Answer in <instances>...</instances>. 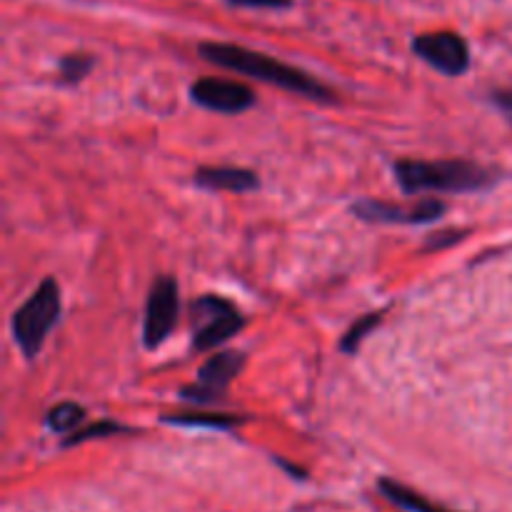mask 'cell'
Here are the masks:
<instances>
[{
  "mask_svg": "<svg viewBox=\"0 0 512 512\" xmlns=\"http://www.w3.org/2000/svg\"><path fill=\"white\" fill-rule=\"evenodd\" d=\"M198 55L208 63L218 65V68L235 70L240 75H250L255 80H263V83L278 85V88L290 90L295 95H303V98L320 100V103H333V90L325 88L323 83H318L315 78H310L303 70L293 68V65L283 63V60H275L270 55L258 53V50L243 48V45L233 43H200Z\"/></svg>",
  "mask_w": 512,
  "mask_h": 512,
  "instance_id": "1",
  "label": "cell"
},
{
  "mask_svg": "<svg viewBox=\"0 0 512 512\" xmlns=\"http://www.w3.org/2000/svg\"><path fill=\"white\" fill-rule=\"evenodd\" d=\"M405 195L415 193H480L493 188L498 173L470 160H410L393 165Z\"/></svg>",
  "mask_w": 512,
  "mask_h": 512,
  "instance_id": "2",
  "label": "cell"
},
{
  "mask_svg": "<svg viewBox=\"0 0 512 512\" xmlns=\"http://www.w3.org/2000/svg\"><path fill=\"white\" fill-rule=\"evenodd\" d=\"M60 320V290L53 278H45L13 315V338L25 358L33 360L43 350L50 330Z\"/></svg>",
  "mask_w": 512,
  "mask_h": 512,
  "instance_id": "3",
  "label": "cell"
},
{
  "mask_svg": "<svg viewBox=\"0 0 512 512\" xmlns=\"http://www.w3.org/2000/svg\"><path fill=\"white\" fill-rule=\"evenodd\" d=\"M190 318L195 323L193 333V350L208 353L218 348L225 340L233 338L235 333L245 328V318L220 295H200L190 305Z\"/></svg>",
  "mask_w": 512,
  "mask_h": 512,
  "instance_id": "4",
  "label": "cell"
},
{
  "mask_svg": "<svg viewBox=\"0 0 512 512\" xmlns=\"http://www.w3.org/2000/svg\"><path fill=\"white\" fill-rule=\"evenodd\" d=\"M180 318L178 283L170 275H158L145 300L143 343L145 348H160L175 330Z\"/></svg>",
  "mask_w": 512,
  "mask_h": 512,
  "instance_id": "5",
  "label": "cell"
},
{
  "mask_svg": "<svg viewBox=\"0 0 512 512\" xmlns=\"http://www.w3.org/2000/svg\"><path fill=\"white\" fill-rule=\"evenodd\" d=\"M245 365V355L235 350H220L218 355L208 358L203 368L198 370V378L193 385H185L180 390V398L190 403H215L225 395L228 385L240 375Z\"/></svg>",
  "mask_w": 512,
  "mask_h": 512,
  "instance_id": "6",
  "label": "cell"
},
{
  "mask_svg": "<svg viewBox=\"0 0 512 512\" xmlns=\"http://www.w3.org/2000/svg\"><path fill=\"white\" fill-rule=\"evenodd\" d=\"M448 205L438 198H423L415 205H395L385 203V200L365 198L353 205L355 218L365 220V223H388V225H423L433 223V220L443 218Z\"/></svg>",
  "mask_w": 512,
  "mask_h": 512,
  "instance_id": "7",
  "label": "cell"
},
{
  "mask_svg": "<svg viewBox=\"0 0 512 512\" xmlns=\"http://www.w3.org/2000/svg\"><path fill=\"white\" fill-rule=\"evenodd\" d=\"M190 98H193V103H198L200 108L230 115L245 113V110H250L258 103L253 88H248L245 83L228 78H213V75L195 80V83L190 85Z\"/></svg>",
  "mask_w": 512,
  "mask_h": 512,
  "instance_id": "8",
  "label": "cell"
},
{
  "mask_svg": "<svg viewBox=\"0 0 512 512\" xmlns=\"http://www.w3.org/2000/svg\"><path fill=\"white\" fill-rule=\"evenodd\" d=\"M413 50L420 60L433 65L445 75H463L470 68V48L463 35L450 33H425L413 40Z\"/></svg>",
  "mask_w": 512,
  "mask_h": 512,
  "instance_id": "9",
  "label": "cell"
},
{
  "mask_svg": "<svg viewBox=\"0 0 512 512\" xmlns=\"http://www.w3.org/2000/svg\"><path fill=\"white\" fill-rule=\"evenodd\" d=\"M195 183L208 190H223V193H250L260 185L258 175L248 168H230V165H215V168L195 170Z\"/></svg>",
  "mask_w": 512,
  "mask_h": 512,
  "instance_id": "10",
  "label": "cell"
},
{
  "mask_svg": "<svg viewBox=\"0 0 512 512\" xmlns=\"http://www.w3.org/2000/svg\"><path fill=\"white\" fill-rule=\"evenodd\" d=\"M378 488H380V493L385 495V498L393 500V503L398 505V508H403V510H408V512H450V510L440 508V505L430 503V500H425L423 495L413 493V490L405 488V485L395 483V480L383 478L378 483Z\"/></svg>",
  "mask_w": 512,
  "mask_h": 512,
  "instance_id": "11",
  "label": "cell"
},
{
  "mask_svg": "<svg viewBox=\"0 0 512 512\" xmlns=\"http://www.w3.org/2000/svg\"><path fill=\"white\" fill-rule=\"evenodd\" d=\"M163 420L170 425H188V428H215V430H230L248 423V418H243V415H230V413H180V415H165Z\"/></svg>",
  "mask_w": 512,
  "mask_h": 512,
  "instance_id": "12",
  "label": "cell"
},
{
  "mask_svg": "<svg viewBox=\"0 0 512 512\" xmlns=\"http://www.w3.org/2000/svg\"><path fill=\"white\" fill-rule=\"evenodd\" d=\"M85 420V408H80L78 403H58L55 408H50L48 418H45V425H48L53 433L65 435V433H75L78 425Z\"/></svg>",
  "mask_w": 512,
  "mask_h": 512,
  "instance_id": "13",
  "label": "cell"
},
{
  "mask_svg": "<svg viewBox=\"0 0 512 512\" xmlns=\"http://www.w3.org/2000/svg\"><path fill=\"white\" fill-rule=\"evenodd\" d=\"M383 323V313H368V315H360L358 320H355L353 325H350L348 330H345L343 340H340V350H343L345 355H355L360 350V345L365 343V338H368L370 333H373L378 325Z\"/></svg>",
  "mask_w": 512,
  "mask_h": 512,
  "instance_id": "14",
  "label": "cell"
},
{
  "mask_svg": "<svg viewBox=\"0 0 512 512\" xmlns=\"http://www.w3.org/2000/svg\"><path fill=\"white\" fill-rule=\"evenodd\" d=\"M95 65L93 55H85V53H73V55H65L60 60V83L63 85H75L90 73V68Z\"/></svg>",
  "mask_w": 512,
  "mask_h": 512,
  "instance_id": "15",
  "label": "cell"
},
{
  "mask_svg": "<svg viewBox=\"0 0 512 512\" xmlns=\"http://www.w3.org/2000/svg\"><path fill=\"white\" fill-rule=\"evenodd\" d=\"M123 425L118 423H110V420H103V423H93L88 425V428L83 430H75L70 438H65V448H70V445H78V443H85V440H95V438H108V435H118L123 433Z\"/></svg>",
  "mask_w": 512,
  "mask_h": 512,
  "instance_id": "16",
  "label": "cell"
},
{
  "mask_svg": "<svg viewBox=\"0 0 512 512\" xmlns=\"http://www.w3.org/2000/svg\"><path fill=\"white\" fill-rule=\"evenodd\" d=\"M465 238V233H460V230H448V233H438L433 235V238L425 243V250H443L448 248V245L453 243H460V240Z\"/></svg>",
  "mask_w": 512,
  "mask_h": 512,
  "instance_id": "17",
  "label": "cell"
},
{
  "mask_svg": "<svg viewBox=\"0 0 512 512\" xmlns=\"http://www.w3.org/2000/svg\"><path fill=\"white\" fill-rule=\"evenodd\" d=\"M233 5H243V8H288L290 0H228Z\"/></svg>",
  "mask_w": 512,
  "mask_h": 512,
  "instance_id": "18",
  "label": "cell"
},
{
  "mask_svg": "<svg viewBox=\"0 0 512 512\" xmlns=\"http://www.w3.org/2000/svg\"><path fill=\"white\" fill-rule=\"evenodd\" d=\"M495 100H498L500 108H503L505 113L510 115V123H512V88L505 90V93H498V98H495Z\"/></svg>",
  "mask_w": 512,
  "mask_h": 512,
  "instance_id": "19",
  "label": "cell"
}]
</instances>
